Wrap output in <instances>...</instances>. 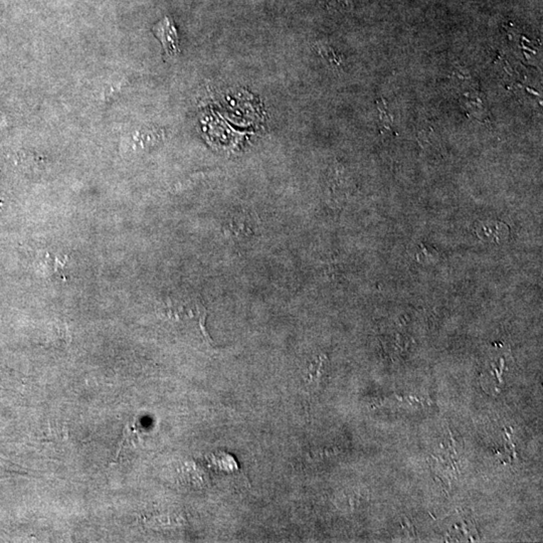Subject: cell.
Returning <instances> with one entry per match:
<instances>
[{"label": "cell", "mask_w": 543, "mask_h": 543, "mask_svg": "<svg viewBox=\"0 0 543 543\" xmlns=\"http://www.w3.org/2000/svg\"><path fill=\"white\" fill-rule=\"evenodd\" d=\"M153 35L162 45L163 52L167 58L179 57L181 50L179 46V33L174 19L165 16L152 28Z\"/></svg>", "instance_id": "1"}, {"label": "cell", "mask_w": 543, "mask_h": 543, "mask_svg": "<svg viewBox=\"0 0 543 543\" xmlns=\"http://www.w3.org/2000/svg\"><path fill=\"white\" fill-rule=\"evenodd\" d=\"M382 107L381 105H379V118H381V127H384V129H386V130H389L391 127H393V118H391V116L389 115V111H387V107L386 102L384 101V100H381V102Z\"/></svg>", "instance_id": "2"}]
</instances>
